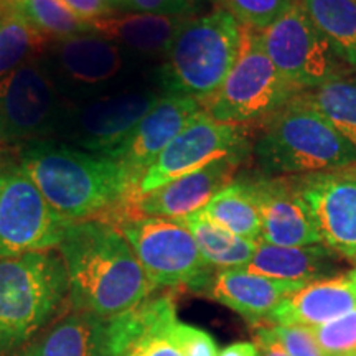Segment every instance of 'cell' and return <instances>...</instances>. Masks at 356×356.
I'll return each instance as SVG.
<instances>
[{"instance_id":"1","label":"cell","mask_w":356,"mask_h":356,"mask_svg":"<svg viewBox=\"0 0 356 356\" xmlns=\"http://www.w3.org/2000/svg\"><path fill=\"white\" fill-rule=\"evenodd\" d=\"M56 249L68 273L73 312L114 318L157 291L131 244L111 222H70Z\"/></svg>"},{"instance_id":"2","label":"cell","mask_w":356,"mask_h":356,"mask_svg":"<svg viewBox=\"0 0 356 356\" xmlns=\"http://www.w3.org/2000/svg\"><path fill=\"white\" fill-rule=\"evenodd\" d=\"M15 149L53 210L71 222L109 221L136 195L131 175L106 155L58 139L33 140Z\"/></svg>"},{"instance_id":"3","label":"cell","mask_w":356,"mask_h":356,"mask_svg":"<svg viewBox=\"0 0 356 356\" xmlns=\"http://www.w3.org/2000/svg\"><path fill=\"white\" fill-rule=\"evenodd\" d=\"M70 309L68 273L58 249L0 259V355L24 348Z\"/></svg>"},{"instance_id":"4","label":"cell","mask_w":356,"mask_h":356,"mask_svg":"<svg viewBox=\"0 0 356 356\" xmlns=\"http://www.w3.org/2000/svg\"><path fill=\"white\" fill-rule=\"evenodd\" d=\"M251 154L266 177L309 175L356 162L355 147L299 96L262 122Z\"/></svg>"},{"instance_id":"5","label":"cell","mask_w":356,"mask_h":356,"mask_svg":"<svg viewBox=\"0 0 356 356\" xmlns=\"http://www.w3.org/2000/svg\"><path fill=\"white\" fill-rule=\"evenodd\" d=\"M239 44L241 24L225 8L185 19L157 70L160 92L203 106L225 83Z\"/></svg>"},{"instance_id":"6","label":"cell","mask_w":356,"mask_h":356,"mask_svg":"<svg viewBox=\"0 0 356 356\" xmlns=\"http://www.w3.org/2000/svg\"><path fill=\"white\" fill-rule=\"evenodd\" d=\"M299 95L269 60L261 33L241 25L238 58L216 95L203 104V113L225 124H262Z\"/></svg>"},{"instance_id":"7","label":"cell","mask_w":356,"mask_h":356,"mask_svg":"<svg viewBox=\"0 0 356 356\" xmlns=\"http://www.w3.org/2000/svg\"><path fill=\"white\" fill-rule=\"evenodd\" d=\"M70 222L47 202L17 149L0 147V259L58 248Z\"/></svg>"},{"instance_id":"8","label":"cell","mask_w":356,"mask_h":356,"mask_svg":"<svg viewBox=\"0 0 356 356\" xmlns=\"http://www.w3.org/2000/svg\"><path fill=\"white\" fill-rule=\"evenodd\" d=\"M155 287H190L203 292L211 269L181 220L127 216L115 222Z\"/></svg>"},{"instance_id":"9","label":"cell","mask_w":356,"mask_h":356,"mask_svg":"<svg viewBox=\"0 0 356 356\" xmlns=\"http://www.w3.org/2000/svg\"><path fill=\"white\" fill-rule=\"evenodd\" d=\"M160 97V89L129 86L70 102L53 139L86 152L108 155L131 136Z\"/></svg>"},{"instance_id":"10","label":"cell","mask_w":356,"mask_h":356,"mask_svg":"<svg viewBox=\"0 0 356 356\" xmlns=\"http://www.w3.org/2000/svg\"><path fill=\"white\" fill-rule=\"evenodd\" d=\"M68 104L42 58L20 66L0 79V147L53 139Z\"/></svg>"},{"instance_id":"11","label":"cell","mask_w":356,"mask_h":356,"mask_svg":"<svg viewBox=\"0 0 356 356\" xmlns=\"http://www.w3.org/2000/svg\"><path fill=\"white\" fill-rule=\"evenodd\" d=\"M259 33L269 60L300 92L350 71L307 15L302 0Z\"/></svg>"},{"instance_id":"12","label":"cell","mask_w":356,"mask_h":356,"mask_svg":"<svg viewBox=\"0 0 356 356\" xmlns=\"http://www.w3.org/2000/svg\"><path fill=\"white\" fill-rule=\"evenodd\" d=\"M249 126L225 124L198 113L173 137L140 178L134 198L160 188L175 178L198 170L216 160H246L252 150Z\"/></svg>"},{"instance_id":"13","label":"cell","mask_w":356,"mask_h":356,"mask_svg":"<svg viewBox=\"0 0 356 356\" xmlns=\"http://www.w3.org/2000/svg\"><path fill=\"white\" fill-rule=\"evenodd\" d=\"M56 88L68 102H79L119 89L129 56L95 32L51 40L42 56Z\"/></svg>"},{"instance_id":"14","label":"cell","mask_w":356,"mask_h":356,"mask_svg":"<svg viewBox=\"0 0 356 356\" xmlns=\"http://www.w3.org/2000/svg\"><path fill=\"white\" fill-rule=\"evenodd\" d=\"M322 244L356 262V162L293 177Z\"/></svg>"},{"instance_id":"15","label":"cell","mask_w":356,"mask_h":356,"mask_svg":"<svg viewBox=\"0 0 356 356\" xmlns=\"http://www.w3.org/2000/svg\"><path fill=\"white\" fill-rule=\"evenodd\" d=\"M243 160L222 159L186 173L162 185L150 193L140 195L129 202L124 215L127 216H160L172 220H185L207 207L216 193L236 178Z\"/></svg>"},{"instance_id":"16","label":"cell","mask_w":356,"mask_h":356,"mask_svg":"<svg viewBox=\"0 0 356 356\" xmlns=\"http://www.w3.org/2000/svg\"><path fill=\"white\" fill-rule=\"evenodd\" d=\"M202 111V102L197 99L162 95L157 104L137 124L131 136L106 157L115 160L131 175L137 190L140 178L162 150Z\"/></svg>"},{"instance_id":"17","label":"cell","mask_w":356,"mask_h":356,"mask_svg":"<svg viewBox=\"0 0 356 356\" xmlns=\"http://www.w3.org/2000/svg\"><path fill=\"white\" fill-rule=\"evenodd\" d=\"M261 215V241L274 246L322 244L293 177H248Z\"/></svg>"},{"instance_id":"18","label":"cell","mask_w":356,"mask_h":356,"mask_svg":"<svg viewBox=\"0 0 356 356\" xmlns=\"http://www.w3.org/2000/svg\"><path fill=\"white\" fill-rule=\"evenodd\" d=\"M356 309V266L345 273L314 280L296 291L266 322L318 327Z\"/></svg>"},{"instance_id":"19","label":"cell","mask_w":356,"mask_h":356,"mask_svg":"<svg viewBox=\"0 0 356 356\" xmlns=\"http://www.w3.org/2000/svg\"><path fill=\"white\" fill-rule=\"evenodd\" d=\"M305 284L252 274L246 269H218L204 291L211 299L238 312L249 325L266 322L270 314Z\"/></svg>"},{"instance_id":"20","label":"cell","mask_w":356,"mask_h":356,"mask_svg":"<svg viewBox=\"0 0 356 356\" xmlns=\"http://www.w3.org/2000/svg\"><path fill=\"white\" fill-rule=\"evenodd\" d=\"M19 356H115L111 318L71 312L40 332Z\"/></svg>"},{"instance_id":"21","label":"cell","mask_w":356,"mask_h":356,"mask_svg":"<svg viewBox=\"0 0 356 356\" xmlns=\"http://www.w3.org/2000/svg\"><path fill=\"white\" fill-rule=\"evenodd\" d=\"M343 257L325 244L312 246H274L257 243L252 259L243 269L266 277L309 284L340 274Z\"/></svg>"},{"instance_id":"22","label":"cell","mask_w":356,"mask_h":356,"mask_svg":"<svg viewBox=\"0 0 356 356\" xmlns=\"http://www.w3.org/2000/svg\"><path fill=\"white\" fill-rule=\"evenodd\" d=\"M185 19L129 12L91 22L92 32L111 40L126 55L163 58Z\"/></svg>"},{"instance_id":"23","label":"cell","mask_w":356,"mask_h":356,"mask_svg":"<svg viewBox=\"0 0 356 356\" xmlns=\"http://www.w3.org/2000/svg\"><path fill=\"white\" fill-rule=\"evenodd\" d=\"M181 221L193 236L203 261L213 269H241L254 256L259 241L233 234L202 211L193 213Z\"/></svg>"},{"instance_id":"24","label":"cell","mask_w":356,"mask_h":356,"mask_svg":"<svg viewBox=\"0 0 356 356\" xmlns=\"http://www.w3.org/2000/svg\"><path fill=\"white\" fill-rule=\"evenodd\" d=\"M200 211L236 236L261 241L259 207L248 177L234 178Z\"/></svg>"},{"instance_id":"25","label":"cell","mask_w":356,"mask_h":356,"mask_svg":"<svg viewBox=\"0 0 356 356\" xmlns=\"http://www.w3.org/2000/svg\"><path fill=\"white\" fill-rule=\"evenodd\" d=\"M299 99L322 114L356 149V71L350 70L322 86L302 91Z\"/></svg>"},{"instance_id":"26","label":"cell","mask_w":356,"mask_h":356,"mask_svg":"<svg viewBox=\"0 0 356 356\" xmlns=\"http://www.w3.org/2000/svg\"><path fill=\"white\" fill-rule=\"evenodd\" d=\"M302 6L333 51L356 71V0H302Z\"/></svg>"},{"instance_id":"27","label":"cell","mask_w":356,"mask_h":356,"mask_svg":"<svg viewBox=\"0 0 356 356\" xmlns=\"http://www.w3.org/2000/svg\"><path fill=\"white\" fill-rule=\"evenodd\" d=\"M51 38L44 37L17 12L0 15V79L43 56Z\"/></svg>"},{"instance_id":"28","label":"cell","mask_w":356,"mask_h":356,"mask_svg":"<svg viewBox=\"0 0 356 356\" xmlns=\"http://www.w3.org/2000/svg\"><path fill=\"white\" fill-rule=\"evenodd\" d=\"M8 7L51 40L92 32L89 22L78 19L60 0H8Z\"/></svg>"},{"instance_id":"29","label":"cell","mask_w":356,"mask_h":356,"mask_svg":"<svg viewBox=\"0 0 356 356\" xmlns=\"http://www.w3.org/2000/svg\"><path fill=\"white\" fill-rule=\"evenodd\" d=\"M239 24L262 32L273 25L297 0H220Z\"/></svg>"},{"instance_id":"30","label":"cell","mask_w":356,"mask_h":356,"mask_svg":"<svg viewBox=\"0 0 356 356\" xmlns=\"http://www.w3.org/2000/svg\"><path fill=\"white\" fill-rule=\"evenodd\" d=\"M312 330L327 356H353L356 353V309Z\"/></svg>"},{"instance_id":"31","label":"cell","mask_w":356,"mask_h":356,"mask_svg":"<svg viewBox=\"0 0 356 356\" xmlns=\"http://www.w3.org/2000/svg\"><path fill=\"white\" fill-rule=\"evenodd\" d=\"M167 335L184 356H220L210 333L178 318L167 328Z\"/></svg>"},{"instance_id":"32","label":"cell","mask_w":356,"mask_h":356,"mask_svg":"<svg viewBox=\"0 0 356 356\" xmlns=\"http://www.w3.org/2000/svg\"><path fill=\"white\" fill-rule=\"evenodd\" d=\"M270 328H273L280 345L286 348L289 356H327L320 348L317 338H315L314 330L310 327L297 323H270Z\"/></svg>"},{"instance_id":"33","label":"cell","mask_w":356,"mask_h":356,"mask_svg":"<svg viewBox=\"0 0 356 356\" xmlns=\"http://www.w3.org/2000/svg\"><path fill=\"white\" fill-rule=\"evenodd\" d=\"M204 0H127L124 8L137 13L190 19L200 10Z\"/></svg>"},{"instance_id":"34","label":"cell","mask_w":356,"mask_h":356,"mask_svg":"<svg viewBox=\"0 0 356 356\" xmlns=\"http://www.w3.org/2000/svg\"><path fill=\"white\" fill-rule=\"evenodd\" d=\"M122 356H184L168 338L167 330L140 338Z\"/></svg>"},{"instance_id":"35","label":"cell","mask_w":356,"mask_h":356,"mask_svg":"<svg viewBox=\"0 0 356 356\" xmlns=\"http://www.w3.org/2000/svg\"><path fill=\"white\" fill-rule=\"evenodd\" d=\"M71 13L84 22H95L104 17L114 15L115 8H113L102 0H60Z\"/></svg>"},{"instance_id":"36","label":"cell","mask_w":356,"mask_h":356,"mask_svg":"<svg viewBox=\"0 0 356 356\" xmlns=\"http://www.w3.org/2000/svg\"><path fill=\"white\" fill-rule=\"evenodd\" d=\"M251 327L252 332H254L259 356H289L286 348L280 345L277 337L274 335L269 322H257L252 323Z\"/></svg>"},{"instance_id":"37","label":"cell","mask_w":356,"mask_h":356,"mask_svg":"<svg viewBox=\"0 0 356 356\" xmlns=\"http://www.w3.org/2000/svg\"><path fill=\"white\" fill-rule=\"evenodd\" d=\"M220 356H259V351L252 341H236V343L226 346Z\"/></svg>"},{"instance_id":"38","label":"cell","mask_w":356,"mask_h":356,"mask_svg":"<svg viewBox=\"0 0 356 356\" xmlns=\"http://www.w3.org/2000/svg\"><path fill=\"white\" fill-rule=\"evenodd\" d=\"M102 2L108 3V6H111L113 8H115V7H122L124 8L127 0H102Z\"/></svg>"},{"instance_id":"39","label":"cell","mask_w":356,"mask_h":356,"mask_svg":"<svg viewBox=\"0 0 356 356\" xmlns=\"http://www.w3.org/2000/svg\"><path fill=\"white\" fill-rule=\"evenodd\" d=\"M353 356H356V353H355V355H353Z\"/></svg>"}]
</instances>
